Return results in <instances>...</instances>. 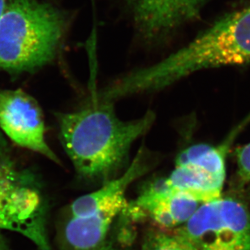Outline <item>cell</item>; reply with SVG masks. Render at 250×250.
<instances>
[{
  "label": "cell",
  "mask_w": 250,
  "mask_h": 250,
  "mask_svg": "<svg viewBox=\"0 0 250 250\" xmlns=\"http://www.w3.org/2000/svg\"><path fill=\"white\" fill-rule=\"evenodd\" d=\"M250 62V5L217 20L196 39L161 61L111 82L114 100L159 91L200 70Z\"/></svg>",
  "instance_id": "cell-1"
},
{
  "label": "cell",
  "mask_w": 250,
  "mask_h": 250,
  "mask_svg": "<svg viewBox=\"0 0 250 250\" xmlns=\"http://www.w3.org/2000/svg\"><path fill=\"white\" fill-rule=\"evenodd\" d=\"M56 117L61 144L77 175L104 182L122 168L132 144L155 121L152 111L137 120L122 121L114 111L113 103L94 94L86 106Z\"/></svg>",
  "instance_id": "cell-2"
},
{
  "label": "cell",
  "mask_w": 250,
  "mask_h": 250,
  "mask_svg": "<svg viewBox=\"0 0 250 250\" xmlns=\"http://www.w3.org/2000/svg\"><path fill=\"white\" fill-rule=\"evenodd\" d=\"M68 17L40 0H10L0 17V70L33 72L56 56Z\"/></svg>",
  "instance_id": "cell-3"
},
{
  "label": "cell",
  "mask_w": 250,
  "mask_h": 250,
  "mask_svg": "<svg viewBox=\"0 0 250 250\" xmlns=\"http://www.w3.org/2000/svg\"><path fill=\"white\" fill-rule=\"evenodd\" d=\"M36 178L18 164L0 131V229L18 232L50 250Z\"/></svg>",
  "instance_id": "cell-4"
},
{
  "label": "cell",
  "mask_w": 250,
  "mask_h": 250,
  "mask_svg": "<svg viewBox=\"0 0 250 250\" xmlns=\"http://www.w3.org/2000/svg\"><path fill=\"white\" fill-rule=\"evenodd\" d=\"M175 230L197 250H250V212L231 197L202 203Z\"/></svg>",
  "instance_id": "cell-5"
},
{
  "label": "cell",
  "mask_w": 250,
  "mask_h": 250,
  "mask_svg": "<svg viewBox=\"0 0 250 250\" xmlns=\"http://www.w3.org/2000/svg\"><path fill=\"white\" fill-rule=\"evenodd\" d=\"M0 131L14 144L60 164L46 142L41 108L35 99L24 90H0Z\"/></svg>",
  "instance_id": "cell-6"
},
{
  "label": "cell",
  "mask_w": 250,
  "mask_h": 250,
  "mask_svg": "<svg viewBox=\"0 0 250 250\" xmlns=\"http://www.w3.org/2000/svg\"><path fill=\"white\" fill-rule=\"evenodd\" d=\"M207 0H125L137 34L158 42L199 16Z\"/></svg>",
  "instance_id": "cell-7"
},
{
  "label": "cell",
  "mask_w": 250,
  "mask_h": 250,
  "mask_svg": "<svg viewBox=\"0 0 250 250\" xmlns=\"http://www.w3.org/2000/svg\"><path fill=\"white\" fill-rule=\"evenodd\" d=\"M202 203L167 186L164 180L156 181L132 204L135 215L146 216L164 229H176L186 224Z\"/></svg>",
  "instance_id": "cell-8"
},
{
  "label": "cell",
  "mask_w": 250,
  "mask_h": 250,
  "mask_svg": "<svg viewBox=\"0 0 250 250\" xmlns=\"http://www.w3.org/2000/svg\"><path fill=\"white\" fill-rule=\"evenodd\" d=\"M147 170L146 161L140 152L123 175L106 181L99 189L75 200L70 207V216H84L107 207L127 206L126 190Z\"/></svg>",
  "instance_id": "cell-9"
},
{
  "label": "cell",
  "mask_w": 250,
  "mask_h": 250,
  "mask_svg": "<svg viewBox=\"0 0 250 250\" xmlns=\"http://www.w3.org/2000/svg\"><path fill=\"white\" fill-rule=\"evenodd\" d=\"M127 207L115 206L84 216L71 217L63 229L68 250H101L114 219Z\"/></svg>",
  "instance_id": "cell-10"
},
{
  "label": "cell",
  "mask_w": 250,
  "mask_h": 250,
  "mask_svg": "<svg viewBox=\"0 0 250 250\" xmlns=\"http://www.w3.org/2000/svg\"><path fill=\"white\" fill-rule=\"evenodd\" d=\"M167 187L200 202H211L222 196L224 182L215 180L197 169L176 166L168 177L164 179Z\"/></svg>",
  "instance_id": "cell-11"
},
{
  "label": "cell",
  "mask_w": 250,
  "mask_h": 250,
  "mask_svg": "<svg viewBox=\"0 0 250 250\" xmlns=\"http://www.w3.org/2000/svg\"><path fill=\"white\" fill-rule=\"evenodd\" d=\"M225 153L224 146L193 145L177 155L175 165L192 167L224 183L226 176Z\"/></svg>",
  "instance_id": "cell-12"
},
{
  "label": "cell",
  "mask_w": 250,
  "mask_h": 250,
  "mask_svg": "<svg viewBox=\"0 0 250 250\" xmlns=\"http://www.w3.org/2000/svg\"><path fill=\"white\" fill-rule=\"evenodd\" d=\"M142 250H197L183 236L167 231H152L145 239Z\"/></svg>",
  "instance_id": "cell-13"
},
{
  "label": "cell",
  "mask_w": 250,
  "mask_h": 250,
  "mask_svg": "<svg viewBox=\"0 0 250 250\" xmlns=\"http://www.w3.org/2000/svg\"><path fill=\"white\" fill-rule=\"evenodd\" d=\"M237 177L241 186L250 182V143L236 150Z\"/></svg>",
  "instance_id": "cell-14"
},
{
  "label": "cell",
  "mask_w": 250,
  "mask_h": 250,
  "mask_svg": "<svg viewBox=\"0 0 250 250\" xmlns=\"http://www.w3.org/2000/svg\"><path fill=\"white\" fill-rule=\"evenodd\" d=\"M10 0H0V17L2 14V12L4 11L5 7L7 6V3Z\"/></svg>",
  "instance_id": "cell-15"
},
{
  "label": "cell",
  "mask_w": 250,
  "mask_h": 250,
  "mask_svg": "<svg viewBox=\"0 0 250 250\" xmlns=\"http://www.w3.org/2000/svg\"><path fill=\"white\" fill-rule=\"evenodd\" d=\"M0 250H7V247L2 241V239L0 238Z\"/></svg>",
  "instance_id": "cell-16"
},
{
  "label": "cell",
  "mask_w": 250,
  "mask_h": 250,
  "mask_svg": "<svg viewBox=\"0 0 250 250\" xmlns=\"http://www.w3.org/2000/svg\"><path fill=\"white\" fill-rule=\"evenodd\" d=\"M101 250H107V249H106V247H104V248L102 249Z\"/></svg>",
  "instance_id": "cell-17"
}]
</instances>
